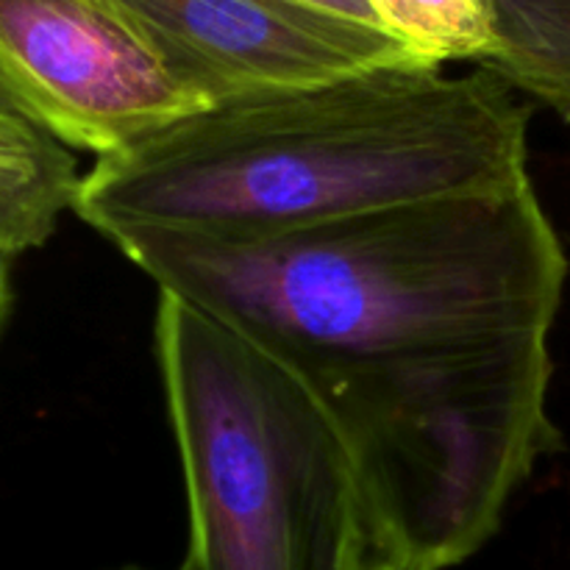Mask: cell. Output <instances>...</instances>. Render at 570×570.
<instances>
[{"label": "cell", "mask_w": 570, "mask_h": 570, "mask_svg": "<svg viewBox=\"0 0 570 570\" xmlns=\"http://www.w3.org/2000/svg\"><path fill=\"white\" fill-rule=\"evenodd\" d=\"M529 109L479 67H390L189 115L104 156L72 212L117 239H259L529 178Z\"/></svg>", "instance_id": "6da1fadb"}, {"label": "cell", "mask_w": 570, "mask_h": 570, "mask_svg": "<svg viewBox=\"0 0 570 570\" xmlns=\"http://www.w3.org/2000/svg\"><path fill=\"white\" fill-rule=\"evenodd\" d=\"M161 293L295 371L551 332L568 256L532 176L259 239H111Z\"/></svg>", "instance_id": "7a4b0ae2"}, {"label": "cell", "mask_w": 570, "mask_h": 570, "mask_svg": "<svg viewBox=\"0 0 570 570\" xmlns=\"http://www.w3.org/2000/svg\"><path fill=\"white\" fill-rule=\"evenodd\" d=\"M549 334L298 371L354 462L371 557L445 570L493 538L515 490L560 449Z\"/></svg>", "instance_id": "3957f363"}, {"label": "cell", "mask_w": 570, "mask_h": 570, "mask_svg": "<svg viewBox=\"0 0 570 570\" xmlns=\"http://www.w3.org/2000/svg\"><path fill=\"white\" fill-rule=\"evenodd\" d=\"M156 356L189 499L181 570H362L354 462L304 376L161 293Z\"/></svg>", "instance_id": "277c9868"}, {"label": "cell", "mask_w": 570, "mask_h": 570, "mask_svg": "<svg viewBox=\"0 0 570 570\" xmlns=\"http://www.w3.org/2000/svg\"><path fill=\"white\" fill-rule=\"evenodd\" d=\"M0 83L61 145L98 159L206 111L104 0H0Z\"/></svg>", "instance_id": "5b68a950"}, {"label": "cell", "mask_w": 570, "mask_h": 570, "mask_svg": "<svg viewBox=\"0 0 570 570\" xmlns=\"http://www.w3.org/2000/svg\"><path fill=\"white\" fill-rule=\"evenodd\" d=\"M204 109L432 67L401 39L301 0H104Z\"/></svg>", "instance_id": "8992f818"}, {"label": "cell", "mask_w": 570, "mask_h": 570, "mask_svg": "<svg viewBox=\"0 0 570 570\" xmlns=\"http://www.w3.org/2000/svg\"><path fill=\"white\" fill-rule=\"evenodd\" d=\"M81 176L70 148L0 83V254L39 248L72 209Z\"/></svg>", "instance_id": "52a82bcc"}, {"label": "cell", "mask_w": 570, "mask_h": 570, "mask_svg": "<svg viewBox=\"0 0 570 570\" xmlns=\"http://www.w3.org/2000/svg\"><path fill=\"white\" fill-rule=\"evenodd\" d=\"M495 50L484 65L570 122V0H490Z\"/></svg>", "instance_id": "ba28073f"}, {"label": "cell", "mask_w": 570, "mask_h": 570, "mask_svg": "<svg viewBox=\"0 0 570 570\" xmlns=\"http://www.w3.org/2000/svg\"><path fill=\"white\" fill-rule=\"evenodd\" d=\"M379 28L401 39L426 65L484 61L495 50L490 0H365Z\"/></svg>", "instance_id": "9c48e42d"}, {"label": "cell", "mask_w": 570, "mask_h": 570, "mask_svg": "<svg viewBox=\"0 0 570 570\" xmlns=\"http://www.w3.org/2000/svg\"><path fill=\"white\" fill-rule=\"evenodd\" d=\"M301 3H309V6H317V9L323 11H332V14H340V17H348V20H356V22H365V26H376V17L371 14V9H367L365 0H301ZM384 31V28H382Z\"/></svg>", "instance_id": "30bf717a"}, {"label": "cell", "mask_w": 570, "mask_h": 570, "mask_svg": "<svg viewBox=\"0 0 570 570\" xmlns=\"http://www.w3.org/2000/svg\"><path fill=\"white\" fill-rule=\"evenodd\" d=\"M11 306V282H9V256L0 254V328H3L6 315Z\"/></svg>", "instance_id": "8fae6325"}, {"label": "cell", "mask_w": 570, "mask_h": 570, "mask_svg": "<svg viewBox=\"0 0 570 570\" xmlns=\"http://www.w3.org/2000/svg\"><path fill=\"white\" fill-rule=\"evenodd\" d=\"M362 570H401V568H395V566H390V562L371 557V560L365 562V568H362Z\"/></svg>", "instance_id": "7c38bea8"}, {"label": "cell", "mask_w": 570, "mask_h": 570, "mask_svg": "<svg viewBox=\"0 0 570 570\" xmlns=\"http://www.w3.org/2000/svg\"><path fill=\"white\" fill-rule=\"evenodd\" d=\"M117 570H150V568H139V566H126V568H117ZM181 570V568H178Z\"/></svg>", "instance_id": "4fadbf2b"}]
</instances>
